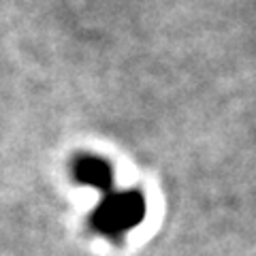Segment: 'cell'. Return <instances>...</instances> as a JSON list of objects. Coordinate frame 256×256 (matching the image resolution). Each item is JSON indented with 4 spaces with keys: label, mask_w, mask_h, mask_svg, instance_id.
<instances>
[{
    "label": "cell",
    "mask_w": 256,
    "mask_h": 256,
    "mask_svg": "<svg viewBox=\"0 0 256 256\" xmlns=\"http://www.w3.org/2000/svg\"><path fill=\"white\" fill-rule=\"evenodd\" d=\"M146 216V198L139 190H114L105 192V198L90 216V226L98 235L118 242L134 228Z\"/></svg>",
    "instance_id": "cell-1"
},
{
    "label": "cell",
    "mask_w": 256,
    "mask_h": 256,
    "mask_svg": "<svg viewBox=\"0 0 256 256\" xmlns=\"http://www.w3.org/2000/svg\"><path fill=\"white\" fill-rule=\"evenodd\" d=\"M73 173L77 182L86 184V186H92L94 190L109 192L114 188V169L100 156H92V154L79 156L73 162Z\"/></svg>",
    "instance_id": "cell-2"
}]
</instances>
